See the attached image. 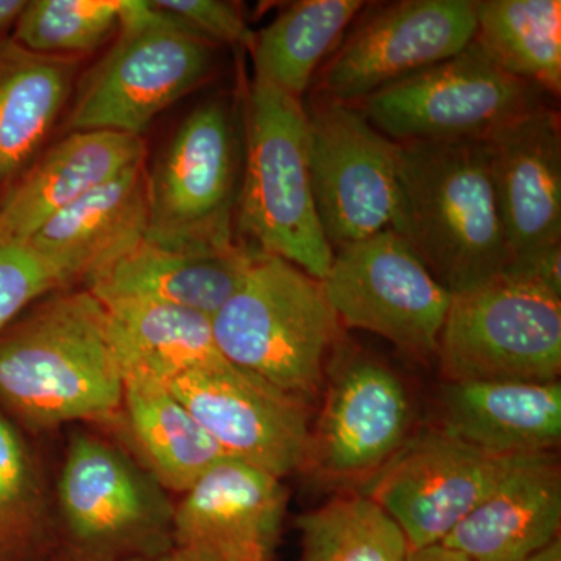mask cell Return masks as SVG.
<instances>
[{"label": "cell", "mask_w": 561, "mask_h": 561, "mask_svg": "<svg viewBox=\"0 0 561 561\" xmlns=\"http://www.w3.org/2000/svg\"><path fill=\"white\" fill-rule=\"evenodd\" d=\"M121 13L122 0H31L13 41L35 54L79 57L119 31Z\"/></svg>", "instance_id": "f546056e"}, {"label": "cell", "mask_w": 561, "mask_h": 561, "mask_svg": "<svg viewBox=\"0 0 561 561\" xmlns=\"http://www.w3.org/2000/svg\"><path fill=\"white\" fill-rule=\"evenodd\" d=\"M321 393L302 471L330 485L364 486L411 437L409 391L389 365L341 341Z\"/></svg>", "instance_id": "30bf717a"}, {"label": "cell", "mask_w": 561, "mask_h": 561, "mask_svg": "<svg viewBox=\"0 0 561 561\" xmlns=\"http://www.w3.org/2000/svg\"><path fill=\"white\" fill-rule=\"evenodd\" d=\"M131 456L168 493L183 494L228 459L168 386L125 381L119 415Z\"/></svg>", "instance_id": "d4e9b609"}, {"label": "cell", "mask_w": 561, "mask_h": 561, "mask_svg": "<svg viewBox=\"0 0 561 561\" xmlns=\"http://www.w3.org/2000/svg\"><path fill=\"white\" fill-rule=\"evenodd\" d=\"M25 5L27 0H0V33L16 24Z\"/></svg>", "instance_id": "836d02e7"}, {"label": "cell", "mask_w": 561, "mask_h": 561, "mask_svg": "<svg viewBox=\"0 0 561 561\" xmlns=\"http://www.w3.org/2000/svg\"><path fill=\"white\" fill-rule=\"evenodd\" d=\"M306 114L313 203L331 249L391 230L397 144L348 103L321 95Z\"/></svg>", "instance_id": "7c38bea8"}, {"label": "cell", "mask_w": 561, "mask_h": 561, "mask_svg": "<svg viewBox=\"0 0 561 561\" xmlns=\"http://www.w3.org/2000/svg\"><path fill=\"white\" fill-rule=\"evenodd\" d=\"M561 467L556 453L513 459L497 485L440 542L472 561H522L560 538Z\"/></svg>", "instance_id": "d6986e66"}, {"label": "cell", "mask_w": 561, "mask_h": 561, "mask_svg": "<svg viewBox=\"0 0 561 561\" xmlns=\"http://www.w3.org/2000/svg\"><path fill=\"white\" fill-rule=\"evenodd\" d=\"M474 32L472 0H401L379 7L324 65L321 95L357 105L373 92L459 54Z\"/></svg>", "instance_id": "9a60e30c"}, {"label": "cell", "mask_w": 561, "mask_h": 561, "mask_svg": "<svg viewBox=\"0 0 561 561\" xmlns=\"http://www.w3.org/2000/svg\"><path fill=\"white\" fill-rule=\"evenodd\" d=\"M474 41L491 61L515 79L559 98L560 0L476 2Z\"/></svg>", "instance_id": "4316f807"}, {"label": "cell", "mask_w": 561, "mask_h": 561, "mask_svg": "<svg viewBox=\"0 0 561 561\" xmlns=\"http://www.w3.org/2000/svg\"><path fill=\"white\" fill-rule=\"evenodd\" d=\"M147 231L149 190L142 161L51 217L25 243L68 289L101 275L138 247Z\"/></svg>", "instance_id": "ac0fdd59"}, {"label": "cell", "mask_w": 561, "mask_h": 561, "mask_svg": "<svg viewBox=\"0 0 561 561\" xmlns=\"http://www.w3.org/2000/svg\"><path fill=\"white\" fill-rule=\"evenodd\" d=\"M405 561H472L463 553L454 551L443 545L427 546V548L413 549Z\"/></svg>", "instance_id": "d6a6232c"}, {"label": "cell", "mask_w": 561, "mask_h": 561, "mask_svg": "<svg viewBox=\"0 0 561 561\" xmlns=\"http://www.w3.org/2000/svg\"><path fill=\"white\" fill-rule=\"evenodd\" d=\"M287 501L283 479L221 460L176 502L173 549L191 561H273Z\"/></svg>", "instance_id": "e0dca14e"}, {"label": "cell", "mask_w": 561, "mask_h": 561, "mask_svg": "<svg viewBox=\"0 0 561 561\" xmlns=\"http://www.w3.org/2000/svg\"><path fill=\"white\" fill-rule=\"evenodd\" d=\"M540 90L515 79L472 41L459 54L394 81L357 103L393 142L485 139L541 103Z\"/></svg>", "instance_id": "9c48e42d"}, {"label": "cell", "mask_w": 561, "mask_h": 561, "mask_svg": "<svg viewBox=\"0 0 561 561\" xmlns=\"http://www.w3.org/2000/svg\"><path fill=\"white\" fill-rule=\"evenodd\" d=\"M50 540L51 515L35 461L0 413V561H44Z\"/></svg>", "instance_id": "f1b7e54d"}, {"label": "cell", "mask_w": 561, "mask_h": 561, "mask_svg": "<svg viewBox=\"0 0 561 561\" xmlns=\"http://www.w3.org/2000/svg\"><path fill=\"white\" fill-rule=\"evenodd\" d=\"M221 356L311 404L342 341L321 280L256 251L243 283L213 317Z\"/></svg>", "instance_id": "3957f363"}, {"label": "cell", "mask_w": 561, "mask_h": 561, "mask_svg": "<svg viewBox=\"0 0 561 561\" xmlns=\"http://www.w3.org/2000/svg\"><path fill=\"white\" fill-rule=\"evenodd\" d=\"M146 160L139 136L90 130L68 133L0 201V242L25 243L36 231L114 176Z\"/></svg>", "instance_id": "ffe728a7"}, {"label": "cell", "mask_w": 561, "mask_h": 561, "mask_svg": "<svg viewBox=\"0 0 561 561\" xmlns=\"http://www.w3.org/2000/svg\"><path fill=\"white\" fill-rule=\"evenodd\" d=\"M435 356L446 382L559 381L561 298L512 275L453 295Z\"/></svg>", "instance_id": "52a82bcc"}, {"label": "cell", "mask_w": 561, "mask_h": 561, "mask_svg": "<svg viewBox=\"0 0 561 561\" xmlns=\"http://www.w3.org/2000/svg\"><path fill=\"white\" fill-rule=\"evenodd\" d=\"M297 526L298 561H405L411 552L398 524L360 491L306 513Z\"/></svg>", "instance_id": "83f0119b"}, {"label": "cell", "mask_w": 561, "mask_h": 561, "mask_svg": "<svg viewBox=\"0 0 561 561\" xmlns=\"http://www.w3.org/2000/svg\"><path fill=\"white\" fill-rule=\"evenodd\" d=\"M101 301L124 382L169 387L186 373L225 359L214 339L213 319L205 313L140 298Z\"/></svg>", "instance_id": "603a6c76"}, {"label": "cell", "mask_w": 561, "mask_h": 561, "mask_svg": "<svg viewBox=\"0 0 561 561\" xmlns=\"http://www.w3.org/2000/svg\"><path fill=\"white\" fill-rule=\"evenodd\" d=\"M490 175L508 253L504 275H522L561 245L560 114L545 103L485 138Z\"/></svg>", "instance_id": "2e32d148"}, {"label": "cell", "mask_w": 561, "mask_h": 561, "mask_svg": "<svg viewBox=\"0 0 561 561\" xmlns=\"http://www.w3.org/2000/svg\"><path fill=\"white\" fill-rule=\"evenodd\" d=\"M239 153L236 117L227 102L214 99L192 111L147 173V241L192 250L239 245Z\"/></svg>", "instance_id": "ba28073f"}, {"label": "cell", "mask_w": 561, "mask_h": 561, "mask_svg": "<svg viewBox=\"0 0 561 561\" xmlns=\"http://www.w3.org/2000/svg\"><path fill=\"white\" fill-rule=\"evenodd\" d=\"M165 11L210 43H225L251 50L256 33L251 31L236 3L224 0H154Z\"/></svg>", "instance_id": "1f68e13d"}, {"label": "cell", "mask_w": 561, "mask_h": 561, "mask_svg": "<svg viewBox=\"0 0 561 561\" xmlns=\"http://www.w3.org/2000/svg\"><path fill=\"white\" fill-rule=\"evenodd\" d=\"M321 286L342 327L381 335L415 356L437 354L453 295L393 230L337 250Z\"/></svg>", "instance_id": "8fae6325"}, {"label": "cell", "mask_w": 561, "mask_h": 561, "mask_svg": "<svg viewBox=\"0 0 561 561\" xmlns=\"http://www.w3.org/2000/svg\"><path fill=\"white\" fill-rule=\"evenodd\" d=\"M119 561H191V560H187L186 557L183 556V553H180L179 551H175V549H172V551L160 553V556L133 557V559L119 560Z\"/></svg>", "instance_id": "d590c367"}, {"label": "cell", "mask_w": 561, "mask_h": 561, "mask_svg": "<svg viewBox=\"0 0 561 561\" xmlns=\"http://www.w3.org/2000/svg\"><path fill=\"white\" fill-rule=\"evenodd\" d=\"M397 144L398 206L391 230L451 295L508 267L485 139Z\"/></svg>", "instance_id": "7a4b0ae2"}, {"label": "cell", "mask_w": 561, "mask_h": 561, "mask_svg": "<svg viewBox=\"0 0 561 561\" xmlns=\"http://www.w3.org/2000/svg\"><path fill=\"white\" fill-rule=\"evenodd\" d=\"M79 58L0 39V201L31 168L76 84Z\"/></svg>", "instance_id": "cb8c5ba5"}, {"label": "cell", "mask_w": 561, "mask_h": 561, "mask_svg": "<svg viewBox=\"0 0 561 561\" xmlns=\"http://www.w3.org/2000/svg\"><path fill=\"white\" fill-rule=\"evenodd\" d=\"M44 561H119L172 551L168 491L130 453L91 432L69 438Z\"/></svg>", "instance_id": "5b68a950"}, {"label": "cell", "mask_w": 561, "mask_h": 561, "mask_svg": "<svg viewBox=\"0 0 561 561\" xmlns=\"http://www.w3.org/2000/svg\"><path fill=\"white\" fill-rule=\"evenodd\" d=\"M214 44L153 2L122 0L116 44L81 79L66 130L139 136L162 111L202 87Z\"/></svg>", "instance_id": "8992f818"}, {"label": "cell", "mask_w": 561, "mask_h": 561, "mask_svg": "<svg viewBox=\"0 0 561 561\" xmlns=\"http://www.w3.org/2000/svg\"><path fill=\"white\" fill-rule=\"evenodd\" d=\"M513 459L434 427L409 437L360 493L398 524L413 551L440 545L489 496Z\"/></svg>", "instance_id": "5bb4252c"}, {"label": "cell", "mask_w": 561, "mask_h": 561, "mask_svg": "<svg viewBox=\"0 0 561 561\" xmlns=\"http://www.w3.org/2000/svg\"><path fill=\"white\" fill-rule=\"evenodd\" d=\"M61 289L57 273L27 243L0 242V334L41 298Z\"/></svg>", "instance_id": "4dcf8cb0"}, {"label": "cell", "mask_w": 561, "mask_h": 561, "mask_svg": "<svg viewBox=\"0 0 561 561\" xmlns=\"http://www.w3.org/2000/svg\"><path fill=\"white\" fill-rule=\"evenodd\" d=\"M522 561H561V537Z\"/></svg>", "instance_id": "e575fe53"}, {"label": "cell", "mask_w": 561, "mask_h": 561, "mask_svg": "<svg viewBox=\"0 0 561 561\" xmlns=\"http://www.w3.org/2000/svg\"><path fill=\"white\" fill-rule=\"evenodd\" d=\"M124 378L103 302L51 291L0 334V404L35 431L119 415Z\"/></svg>", "instance_id": "6da1fadb"}, {"label": "cell", "mask_w": 561, "mask_h": 561, "mask_svg": "<svg viewBox=\"0 0 561 561\" xmlns=\"http://www.w3.org/2000/svg\"><path fill=\"white\" fill-rule=\"evenodd\" d=\"M228 459L275 478L305 470L311 442L309 402L227 359L169 386Z\"/></svg>", "instance_id": "4fadbf2b"}, {"label": "cell", "mask_w": 561, "mask_h": 561, "mask_svg": "<svg viewBox=\"0 0 561 561\" xmlns=\"http://www.w3.org/2000/svg\"><path fill=\"white\" fill-rule=\"evenodd\" d=\"M438 430L497 457L556 453L561 382H445Z\"/></svg>", "instance_id": "44dd1931"}, {"label": "cell", "mask_w": 561, "mask_h": 561, "mask_svg": "<svg viewBox=\"0 0 561 561\" xmlns=\"http://www.w3.org/2000/svg\"><path fill=\"white\" fill-rule=\"evenodd\" d=\"M234 221L245 245L283 257L319 280L330 272L334 250L313 203L306 106L256 79L247 98L245 162Z\"/></svg>", "instance_id": "277c9868"}, {"label": "cell", "mask_w": 561, "mask_h": 561, "mask_svg": "<svg viewBox=\"0 0 561 561\" xmlns=\"http://www.w3.org/2000/svg\"><path fill=\"white\" fill-rule=\"evenodd\" d=\"M256 249H173L144 239L84 284L99 300L140 298L180 306L213 319L241 287Z\"/></svg>", "instance_id": "7402d4cb"}, {"label": "cell", "mask_w": 561, "mask_h": 561, "mask_svg": "<svg viewBox=\"0 0 561 561\" xmlns=\"http://www.w3.org/2000/svg\"><path fill=\"white\" fill-rule=\"evenodd\" d=\"M367 3L360 0H300L256 33L254 79L301 99L324 58Z\"/></svg>", "instance_id": "484cf974"}]
</instances>
